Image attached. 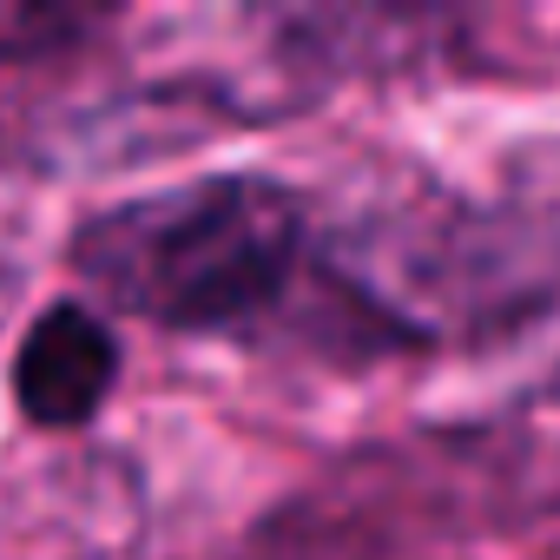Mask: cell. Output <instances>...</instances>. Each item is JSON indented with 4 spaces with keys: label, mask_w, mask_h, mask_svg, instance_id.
<instances>
[{
    "label": "cell",
    "mask_w": 560,
    "mask_h": 560,
    "mask_svg": "<svg viewBox=\"0 0 560 560\" xmlns=\"http://www.w3.org/2000/svg\"><path fill=\"white\" fill-rule=\"evenodd\" d=\"M73 270L100 304L185 337L337 357L416 343L324 237L317 198L270 172H198L119 198L73 231Z\"/></svg>",
    "instance_id": "cell-1"
},
{
    "label": "cell",
    "mask_w": 560,
    "mask_h": 560,
    "mask_svg": "<svg viewBox=\"0 0 560 560\" xmlns=\"http://www.w3.org/2000/svg\"><path fill=\"white\" fill-rule=\"evenodd\" d=\"M119 389V337L93 304H47L14 350V409L34 429H86Z\"/></svg>",
    "instance_id": "cell-2"
},
{
    "label": "cell",
    "mask_w": 560,
    "mask_h": 560,
    "mask_svg": "<svg viewBox=\"0 0 560 560\" xmlns=\"http://www.w3.org/2000/svg\"><path fill=\"white\" fill-rule=\"evenodd\" d=\"M553 396H560V363H553Z\"/></svg>",
    "instance_id": "cell-3"
}]
</instances>
